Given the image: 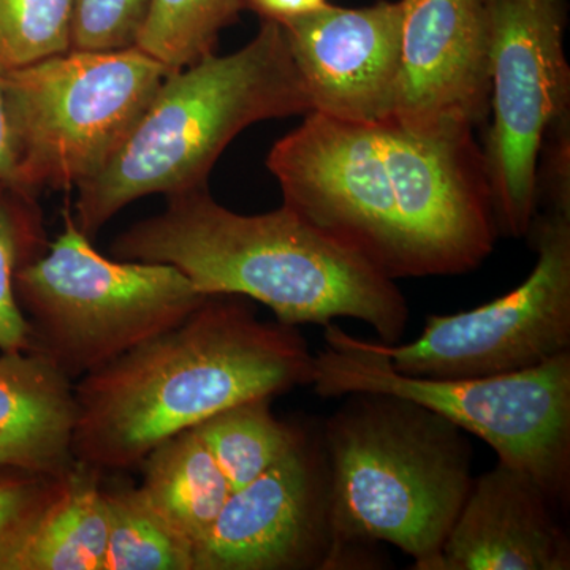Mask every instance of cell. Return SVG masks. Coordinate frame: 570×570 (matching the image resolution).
I'll use <instances>...</instances> for the list:
<instances>
[{
  "label": "cell",
  "instance_id": "6da1fadb",
  "mask_svg": "<svg viewBox=\"0 0 570 570\" xmlns=\"http://www.w3.org/2000/svg\"><path fill=\"white\" fill-rule=\"evenodd\" d=\"M284 204L390 279L478 269L499 235L474 132L306 112L266 159Z\"/></svg>",
  "mask_w": 570,
  "mask_h": 570
},
{
  "label": "cell",
  "instance_id": "7a4b0ae2",
  "mask_svg": "<svg viewBox=\"0 0 570 570\" xmlns=\"http://www.w3.org/2000/svg\"><path fill=\"white\" fill-rule=\"evenodd\" d=\"M313 373L296 326L261 321L243 296H208L181 324L75 382V460L102 472L140 466L165 439L311 385Z\"/></svg>",
  "mask_w": 570,
  "mask_h": 570
},
{
  "label": "cell",
  "instance_id": "3957f363",
  "mask_svg": "<svg viewBox=\"0 0 570 570\" xmlns=\"http://www.w3.org/2000/svg\"><path fill=\"white\" fill-rule=\"evenodd\" d=\"M111 255L175 266L202 294L255 299L284 325L355 318L382 344L406 332L395 281L287 206L246 216L217 204L208 184L168 195L163 213L116 236Z\"/></svg>",
  "mask_w": 570,
  "mask_h": 570
},
{
  "label": "cell",
  "instance_id": "277c9868",
  "mask_svg": "<svg viewBox=\"0 0 570 570\" xmlns=\"http://www.w3.org/2000/svg\"><path fill=\"white\" fill-rule=\"evenodd\" d=\"M322 426L332 493L333 550L325 570L377 569L390 543L414 570L441 569V553L472 478L461 428L389 393H351Z\"/></svg>",
  "mask_w": 570,
  "mask_h": 570
},
{
  "label": "cell",
  "instance_id": "5b68a950",
  "mask_svg": "<svg viewBox=\"0 0 570 570\" xmlns=\"http://www.w3.org/2000/svg\"><path fill=\"white\" fill-rule=\"evenodd\" d=\"M309 111L283 26L264 20L242 50L212 52L165 78L110 159L77 187L78 228L92 239L138 198L205 186L236 135Z\"/></svg>",
  "mask_w": 570,
  "mask_h": 570
},
{
  "label": "cell",
  "instance_id": "8992f818",
  "mask_svg": "<svg viewBox=\"0 0 570 570\" xmlns=\"http://www.w3.org/2000/svg\"><path fill=\"white\" fill-rule=\"evenodd\" d=\"M62 232L18 273V305L29 351L80 381L181 324L208 295L175 266L108 258L82 234L70 208Z\"/></svg>",
  "mask_w": 570,
  "mask_h": 570
},
{
  "label": "cell",
  "instance_id": "52a82bcc",
  "mask_svg": "<svg viewBox=\"0 0 570 570\" xmlns=\"http://www.w3.org/2000/svg\"><path fill=\"white\" fill-rule=\"evenodd\" d=\"M314 354L313 384L321 397L389 393L422 404L489 444L499 463L531 475L557 505L570 490V351L530 370L498 376H407L390 365L376 343L324 326Z\"/></svg>",
  "mask_w": 570,
  "mask_h": 570
},
{
  "label": "cell",
  "instance_id": "ba28073f",
  "mask_svg": "<svg viewBox=\"0 0 570 570\" xmlns=\"http://www.w3.org/2000/svg\"><path fill=\"white\" fill-rule=\"evenodd\" d=\"M170 73L137 47L69 50L0 73L17 141L18 186L39 195L88 181Z\"/></svg>",
  "mask_w": 570,
  "mask_h": 570
},
{
  "label": "cell",
  "instance_id": "9c48e42d",
  "mask_svg": "<svg viewBox=\"0 0 570 570\" xmlns=\"http://www.w3.org/2000/svg\"><path fill=\"white\" fill-rule=\"evenodd\" d=\"M566 0H497L491 126L482 146L499 235L521 238L538 208L547 134L570 121Z\"/></svg>",
  "mask_w": 570,
  "mask_h": 570
},
{
  "label": "cell",
  "instance_id": "30bf717a",
  "mask_svg": "<svg viewBox=\"0 0 570 570\" xmlns=\"http://www.w3.org/2000/svg\"><path fill=\"white\" fill-rule=\"evenodd\" d=\"M538 258L508 295L426 317L417 340L376 343L397 373L460 379L530 370L570 351V208L538 206L530 232Z\"/></svg>",
  "mask_w": 570,
  "mask_h": 570
},
{
  "label": "cell",
  "instance_id": "8fae6325",
  "mask_svg": "<svg viewBox=\"0 0 570 570\" xmlns=\"http://www.w3.org/2000/svg\"><path fill=\"white\" fill-rule=\"evenodd\" d=\"M332 493L321 438L303 434L283 460L234 491L194 547V570H325Z\"/></svg>",
  "mask_w": 570,
  "mask_h": 570
},
{
  "label": "cell",
  "instance_id": "7c38bea8",
  "mask_svg": "<svg viewBox=\"0 0 570 570\" xmlns=\"http://www.w3.org/2000/svg\"><path fill=\"white\" fill-rule=\"evenodd\" d=\"M395 116L422 135L464 132L489 119L497 0H400Z\"/></svg>",
  "mask_w": 570,
  "mask_h": 570
},
{
  "label": "cell",
  "instance_id": "4fadbf2b",
  "mask_svg": "<svg viewBox=\"0 0 570 570\" xmlns=\"http://www.w3.org/2000/svg\"><path fill=\"white\" fill-rule=\"evenodd\" d=\"M311 111L346 122L395 116L401 69L400 0L362 9L330 6L279 22Z\"/></svg>",
  "mask_w": 570,
  "mask_h": 570
},
{
  "label": "cell",
  "instance_id": "5bb4252c",
  "mask_svg": "<svg viewBox=\"0 0 570 570\" xmlns=\"http://www.w3.org/2000/svg\"><path fill=\"white\" fill-rule=\"evenodd\" d=\"M554 508L531 475L498 461L472 482L439 570H569L570 540Z\"/></svg>",
  "mask_w": 570,
  "mask_h": 570
},
{
  "label": "cell",
  "instance_id": "9a60e30c",
  "mask_svg": "<svg viewBox=\"0 0 570 570\" xmlns=\"http://www.w3.org/2000/svg\"><path fill=\"white\" fill-rule=\"evenodd\" d=\"M75 426V382L33 352H0V469L63 478Z\"/></svg>",
  "mask_w": 570,
  "mask_h": 570
},
{
  "label": "cell",
  "instance_id": "2e32d148",
  "mask_svg": "<svg viewBox=\"0 0 570 570\" xmlns=\"http://www.w3.org/2000/svg\"><path fill=\"white\" fill-rule=\"evenodd\" d=\"M140 468L146 497L194 547L213 530L234 493L194 428L165 439Z\"/></svg>",
  "mask_w": 570,
  "mask_h": 570
},
{
  "label": "cell",
  "instance_id": "e0dca14e",
  "mask_svg": "<svg viewBox=\"0 0 570 570\" xmlns=\"http://www.w3.org/2000/svg\"><path fill=\"white\" fill-rule=\"evenodd\" d=\"M102 471L77 463L69 485L52 505L13 570H105L108 513Z\"/></svg>",
  "mask_w": 570,
  "mask_h": 570
},
{
  "label": "cell",
  "instance_id": "ac0fdd59",
  "mask_svg": "<svg viewBox=\"0 0 570 570\" xmlns=\"http://www.w3.org/2000/svg\"><path fill=\"white\" fill-rule=\"evenodd\" d=\"M275 397L243 401L194 426L236 491L264 474L298 444L305 430L276 417Z\"/></svg>",
  "mask_w": 570,
  "mask_h": 570
},
{
  "label": "cell",
  "instance_id": "d6986e66",
  "mask_svg": "<svg viewBox=\"0 0 570 570\" xmlns=\"http://www.w3.org/2000/svg\"><path fill=\"white\" fill-rule=\"evenodd\" d=\"M108 513L105 570H194V546L168 523L141 487L104 485Z\"/></svg>",
  "mask_w": 570,
  "mask_h": 570
},
{
  "label": "cell",
  "instance_id": "ffe728a7",
  "mask_svg": "<svg viewBox=\"0 0 570 570\" xmlns=\"http://www.w3.org/2000/svg\"><path fill=\"white\" fill-rule=\"evenodd\" d=\"M48 245L37 195L0 181V352L29 351L28 322L18 305L14 281Z\"/></svg>",
  "mask_w": 570,
  "mask_h": 570
},
{
  "label": "cell",
  "instance_id": "44dd1931",
  "mask_svg": "<svg viewBox=\"0 0 570 570\" xmlns=\"http://www.w3.org/2000/svg\"><path fill=\"white\" fill-rule=\"evenodd\" d=\"M243 9L245 0H151L135 47L168 70H181L212 55Z\"/></svg>",
  "mask_w": 570,
  "mask_h": 570
},
{
  "label": "cell",
  "instance_id": "7402d4cb",
  "mask_svg": "<svg viewBox=\"0 0 570 570\" xmlns=\"http://www.w3.org/2000/svg\"><path fill=\"white\" fill-rule=\"evenodd\" d=\"M71 48V0H0V73Z\"/></svg>",
  "mask_w": 570,
  "mask_h": 570
},
{
  "label": "cell",
  "instance_id": "603a6c76",
  "mask_svg": "<svg viewBox=\"0 0 570 570\" xmlns=\"http://www.w3.org/2000/svg\"><path fill=\"white\" fill-rule=\"evenodd\" d=\"M70 472L52 478L0 469V570H13L26 543L66 493Z\"/></svg>",
  "mask_w": 570,
  "mask_h": 570
},
{
  "label": "cell",
  "instance_id": "cb8c5ba5",
  "mask_svg": "<svg viewBox=\"0 0 570 570\" xmlns=\"http://www.w3.org/2000/svg\"><path fill=\"white\" fill-rule=\"evenodd\" d=\"M151 0H71V48L116 51L135 47Z\"/></svg>",
  "mask_w": 570,
  "mask_h": 570
},
{
  "label": "cell",
  "instance_id": "d4e9b609",
  "mask_svg": "<svg viewBox=\"0 0 570 570\" xmlns=\"http://www.w3.org/2000/svg\"><path fill=\"white\" fill-rule=\"evenodd\" d=\"M326 3V0H245V9L255 11L264 20L283 22L313 13Z\"/></svg>",
  "mask_w": 570,
  "mask_h": 570
},
{
  "label": "cell",
  "instance_id": "484cf974",
  "mask_svg": "<svg viewBox=\"0 0 570 570\" xmlns=\"http://www.w3.org/2000/svg\"><path fill=\"white\" fill-rule=\"evenodd\" d=\"M0 181L18 184L17 141H14L2 80H0Z\"/></svg>",
  "mask_w": 570,
  "mask_h": 570
}]
</instances>
